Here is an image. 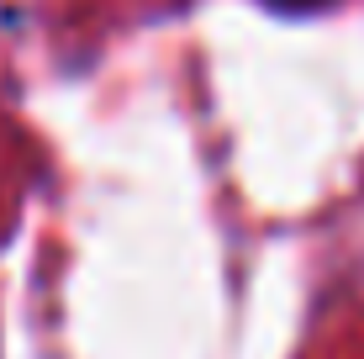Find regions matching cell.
<instances>
[{"label": "cell", "mask_w": 364, "mask_h": 359, "mask_svg": "<svg viewBox=\"0 0 364 359\" xmlns=\"http://www.w3.org/2000/svg\"><path fill=\"white\" fill-rule=\"evenodd\" d=\"M264 6H274V11H322L333 0H264Z\"/></svg>", "instance_id": "cell-1"}]
</instances>
